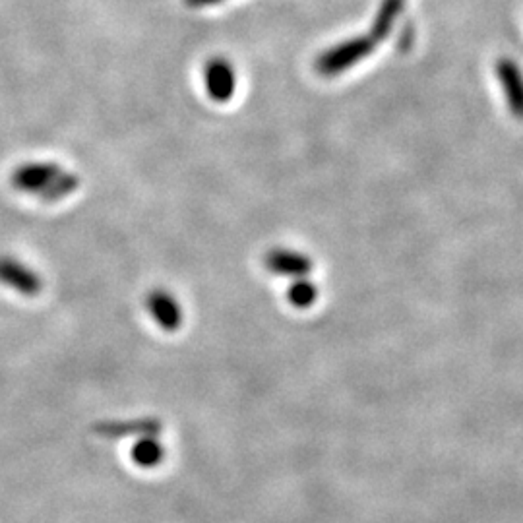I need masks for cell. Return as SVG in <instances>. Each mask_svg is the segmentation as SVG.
<instances>
[{
	"mask_svg": "<svg viewBox=\"0 0 523 523\" xmlns=\"http://www.w3.org/2000/svg\"><path fill=\"white\" fill-rule=\"evenodd\" d=\"M318 293H320L318 287L308 277H301L291 283L287 291V299L293 307L307 310L318 301Z\"/></svg>",
	"mask_w": 523,
	"mask_h": 523,
	"instance_id": "obj_11",
	"label": "cell"
},
{
	"mask_svg": "<svg viewBox=\"0 0 523 523\" xmlns=\"http://www.w3.org/2000/svg\"><path fill=\"white\" fill-rule=\"evenodd\" d=\"M163 429L161 421L155 417H138L130 421H101L93 425V432L103 438L121 440V438H132V436H157Z\"/></svg>",
	"mask_w": 523,
	"mask_h": 523,
	"instance_id": "obj_8",
	"label": "cell"
},
{
	"mask_svg": "<svg viewBox=\"0 0 523 523\" xmlns=\"http://www.w3.org/2000/svg\"><path fill=\"white\" fill-rule=\"evenodd\" d=\"M0 283L24 297H35L43 289V279L12 256H0Z\"/></svg>",
	"mask_w": 523,
	"mask_h": 523,
	"instance_id": "obj_4",
	"label": "cell"
},
{
	"mask_svg": "<svg viewBox=\"0 0 523 523\" xmlns=\"http://www.w3.org/2000/svg\"><path fill=\"white\" fill-rule=\"evenodd\" d=\"M264 266L268 272H272L276 276L295 277V279L310 276V272L314 268V264L307 254L283 247L268 250L264 256Z\"/></svg>",
	"mask_w": 523,
	"mask_h": 523,
	"instance_id": "obj_6",
	"label": "cell"
},
{
	"mask_svg": "<svg viewBox=\"0 0 523 523\" xmlns=\"http://www.w3.org/2000/svg\"><path fill=\"white\" fill-rule=\"evenodd\" d=\"M223 0H185L186 6L188 8H208V6H217V4H221Z\"/></svg>",
	"mask_w": 523,
	"mask_h": 523,
	"instance_id": "obj_12",
	"label": "cell"
},
{
	"mask_svg": "<svg viewBox=\"0 0 523 523\" xmlns=\"http://www.w3.org/2000/svg\"><path fill=\"white\" fill-rule=\"evenodd\" d=\"M496 78L504 92L510 113L523 119V70L512 59H498Z\"/></svg>",
	"mask_w": 523,
	"mask_h": 523,
	"instance_id": "obj_7",
	"label": "cell"
},
{
	"mask_svg": "<svg viewBox=\"0 0 523 523\" xmlns=\"http://www.w3.org/2000/svg\"><path fill=\"white\" fill-rule=\"evenodd\" d=\"M10 183L18 192L39 196L43 202H61L74 194L80 177L53 161H28L14 169Z\"/></svg>",
	"mask_w": 523,
	"mask_h": 523,
	"instance_id": "obj_1",
	"label": "cell"
},
{
	"mask_svg": "<svg viewBox=\"0 0 523 523\" xmlns=\"http://www.w3.org/2000/svg\"><path fill=\"white\" fill-rule=\"evenodd\" d=\"M403 8H405V0H382L380 8L376 12V18L372 22V28H370V37L376 43H382L390 35Z\"/></svg>",
	"mask_w": 523,
	"mask_h": 523,
	"instance_id": "obj_9",
	"label": "cell"
},
{
	"mask_svg": "<svg viewBox=\"0 0 523 523\" xmlns=\"http://www.w3.org/2000/svg\"><path fill=\"white\" fill-rule=\"evenodd\" d=\"M132 460L142 467V469H154L159 463L165 460V446L157 440V436H142L132 452H130Z\"/></svg>",
	"mask_w": 523,
	"mask_h": 523,
	"instance_id": "obj_10",
	"label": "cell"
},
{
	"mask_svg": "<svg viewBox=\"0 0 523 523\" xmlns=\"http://www.w3.org/2000/svg\"><path fill=\"white\" fill-rule=\"evenodd\" d=\"M202 82L206 95L214 103H227L237 92V72L231 62L221 57H214L206 62L202 72Z\"/></svg>",
	"mask_w": 523,
	"mask_h": 523,
	"instance_id": "obj_3",
	"label": "cell"
},
{
	"mask_svg": "<svg viewBox=\"0 0 523 523\" xmlns=\"http://www.w3.org/2000/svg\"><path fill=\"white\" fill-rule=\"evenodd\" d=\"M376 41L370 35H359V37H351L338 43L336 47H330L328 51H324L318 59H316V72L320 76L332 78L338 76L341 72L353 68L355 64L365 61L370 53L374 51Z\"/></svg>",
	"mask_w": 523,
	"mask_h": 523,
	"instance_id": "obj_2",
	"label": "cell"
},
{
	"mask_svg": "<svg viewBox=\"0 0 523 523\" xmlns=\"http://www.w3.org/2000/svg\"><path fill=\"white\" fill-rule=\"evenodd\" d=\"M146 308L163 332H177L181 328L183 307L167 289L150 291L146 297Z\"/></svg>",
	"mask_w": 523,
	"mask_h": 523,
	"instance_id": "obj_5",
	"label": "cell"
}]
</instances>
